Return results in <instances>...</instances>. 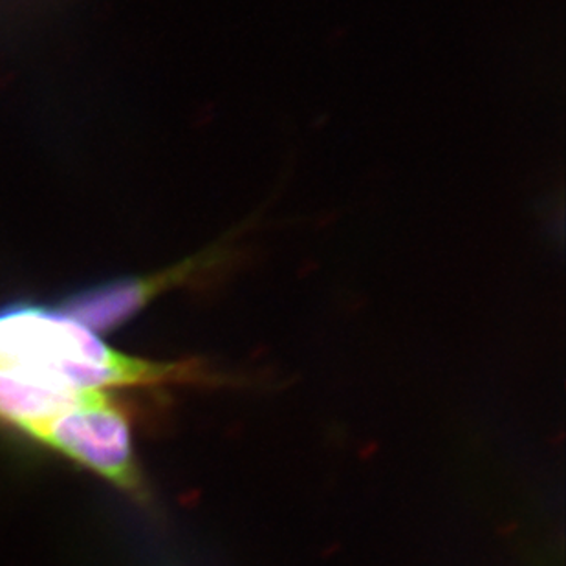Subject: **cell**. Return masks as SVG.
<instances>
[{
    "label": "cell",
    "mask_w": 566,
    "mask_h": 566,
    "mask_svg": "<svg viewBox=\"0 0 566 566\" xmlns=\"http://www.w3.org/2000/svg\"><path fill=\"white\" fill-rule=\"evenodd\" d=\"M247 228V224L239 226L202 252L160 272L113 279L70 292L55 308L91 331L119 328L171 290L208 289L228 277L244 261V248L239 239Z\"/></svg>",
    "instance_id": "7a4b0ae2"
},
{
    "label": "cell",
    "mask_w": 566,
    "mask_h": 566,
    "mask_svg": "<svg viewBox=\"0 0 566 566\" xmlns=\"http://www.w3.org/2000/svg\"><path fill=\"white\" fill-rule=\"evenodd\" d=\"M94 390H72L17 369L0 359V423L32 434Z\"/></svg>",
    "instance_id": "277c9868"
},
{
    "label": "cell",
    "mask_w": 566,
    "mask_h": 566,
    "mask_svg": "<svg viewBox=\"0 0 566 566\" xmlns=\"http://www.w3.org/2000/svg\"><path fill=\"white\" fill-rule=\"evenodd\" d=\"M0 359L72 390L158 387L203 379L197 361H153L118 353L57 308L11 301L0 306Z\"/></svg>",
    "instance_id": "6da1fadb"
},
{
    "label": "cell",
    "mask_w": 566,
    "mask_h": 566,
    "mask_svg": "<svg viewBox=\"0 0 566 566\" xmlns=\"http://www.w3.org/2000/svg\"><path fill=\"white\" fill-rule=\"evenodd\" d=\"M32 439L134 497L144 495L130 423L105 392L94 390L85 400L44 423Z\"/></svg>",
    "instance_id": "3957f363"
}]
</instances>
